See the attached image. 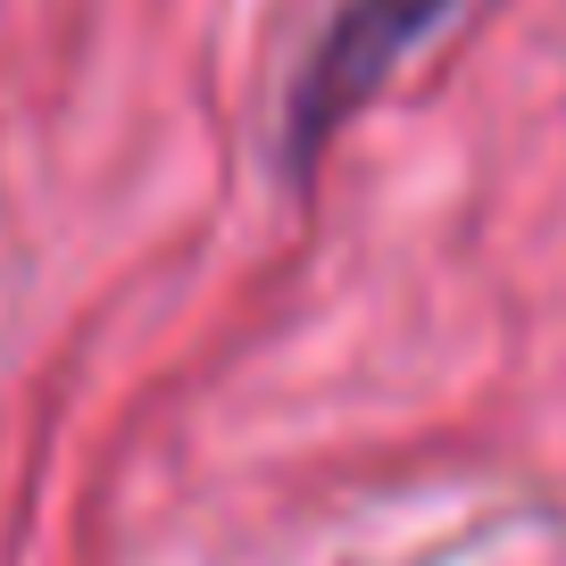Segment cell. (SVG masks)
I'll return each mask as SVG.
<instances>
[{"label": "cell", "instance_id": "obj_1", "mask_svg": "<svg viewBox=\"0 0 566 566\" xmlns=\"http://www.w3.org/2000/svg\"><path fill=\"white\" fill-rule=\"evenodd\" d=\"M475 0H342L334 25L317 34V51L292 75V101H283V159L308 167L424 42L442 34L450 18H467Z\"/></svg>", "mask_w": 566, "mask_h": 566}]
</instances>
